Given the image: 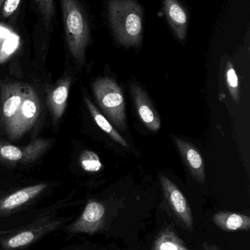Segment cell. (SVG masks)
Listing matches in <instances>:
<instances>
[{
  "label": "cell",
  "instance_id": "obj_19",
  "mask_svg": "<svg viewBox=\"0 0 250 250\" xmlns=\"http://www.w3.org/2000/svg\"><path fill=\"white\" fill-rule=\"evenodd\" d=\"M81 167L88 172H98L103 168L99 157L93 151L85 150L79 157Z\"/></svg>",
  "mask_w": 250,
  "mask_h": 250
},
{
  "label": "cell",
  "instance_id": "obj_10",
  "mask_svg": "<svg viewBox=\"0 0 250 250\" xmlns=\"http://www.w3.org/2000/svg\"><path fill=\"white\" fill-rule=\"evenodd\" d=\"M47 188V184H37L18 189L0 198V217L12 214L27 205L38 198Z\"/></svg>",
  "mask_w": 250,
  "mask_h": 250
},
{
  "label": "cell",
  "instance_id": "obj_15",
  "mask_svg": "<svg viewBox=\"0 0 250 250\" xmlns=\"http://www.w3.org/2000/svg\"><path fill=\"white\" fill-rule=\"evenodd\" d=\"M212 221L226 232L248 231L250 229V217L241 213L218 211L213 215Z\"/></svg>",
  "mask_w": 250,
  "mask_h": 250
},
{
  "label": "cell",
  "instance_id": "obj_23",
  "mask_svg": "<svg viewBox=\"0 0 250 250\" xmlns=\"http://www.w3.org/2000/svg\"><path fill=\"white\" fill-rule=\"evenodd\" d=\"M4 0H0V10L1 9V7H2L3 2H4Z\"/></svg>",
  "mask_w": 250,
  "mask_h": 250
},
{
  "label": "cell",
  "instance_id": "obj_17",
  "mask_svg": "<svg viewBox=\"0 0 250 250\" xmlns=\"http://www.w3.org/2000/svg\"><path fill=\"white\" fill-rule=\"evenodd\" d=\"M85 102L86 104L87 108L89 111L90 114L93 118L94 121L95 122L97 125L107 134L112 139L114 140L115 142L126 148H129V146L128 143L125 141L124 138L117 132V131L113 127V125L108 120H107L105 117L98 111V108L95 106L92 101H91L88 97H85Z\"/></svg>",
  "mask_w": 250,
  "mask_h": 250
},
{
  "label": "cell",
  "instance_id": "obj_2",
  "mask_svg": "<svg viewBox=\"0 0 250 250\" xmlns=\"http://www.w3.org/2000/svg\"><path fill=\"white\" fill-rule=\"evenodd\" d=\"M66 43L72 57L80 65L85 64L90 42V26L78 0H60Z\"/></svg>",
  "mask_w": 250,
  "mask_h": 250
},
{
  "label": "cell",
  "instance_id": "obj_21",
  "mask_svg": "<svg viewBox=\"0 0 250 250\" xmlns=\"http://www.w3.org/2000/svg\"><path fill=\"white\" fill-rule=\"evenodd\" d=\"M22 0H4L1 7V16L3 18H8L19 7Z\"/></svg>",
  "mask_w": 250,
  "mask_h": 250
},
{
  "label": "cell",
  "instance_id": "obj_1",
  "mask_svg": "<svg viewBox=\"0 0 250 250\" xmlns=\"http://www.w3.org/2000/svg\"><path fill=\"white\" fill-rule=\"evenodd\" d=\"M108 16L117 42L125 47H138L143 33V13L135 0H110Z\"/></svg>",
  "mask_w": 250,
  "mask_h": 250
},
{
  "label": "cell",
  "instance_id": "obj_3",
  "mask_svg": "<svg viewBox=\"0 0 250 250\" xmlns=\"http://www.w3.org/2000/svg\"><path fill=\"white\" fill-rule=\"evenodd\" d=\"M66 220L50 214H42L23 226L0 231V250L24 249L48 233L60 229Z\"/></svg>",
  "mask_w": 250,
  "mask_h": 250
},
{
  "label": "cell",
  "instance_id": "obj_9",
  "mask_svg": "<svg viewBox=\"0 0 250 250\" xmlns=\"http://www.w3.org/2000/svg\"><path fill=\"white\" fill-rule=\"evenodd\" d=\"M48 139L35 140L24 146L0 143V160L7 163H29L38 160L49 146Z\"/></svg>",
  "mask_w": 250,
  "mask_h": 250
},
{
  "label": "cell",
  "instance_id": "obj_8",
  "mask_svg": "<svg viewBox=\"0 0 250 250\" xmlns=\"http://www.w3.org/2000/svg\"><path fill=\"white\" fill-rule=\"evenodd\" d=\"M41 111V104L36 91L30 85L26 84L24 97L16 119L12 139H19L29 132L36 124Z\"/></svg>",
  "mask_w": 250,
  "mask_h": 250
},
{
  "label": "cell",
  "instance_id": "obj_22",
  "mask_svg": "<svg viewBox=\"0 0 250 250\" xmlns=\"http://www.w3.org/2000/svg\"><path fill=\"white\" fill-rule=\"evenodd\" d=\"M203 250H221L216 245L205 242L202 245Z\"/></svg>",
  "mask_w": 250,
  "mask_h": 250
},
{
  "label": "cell",
  "instance_id": "obj_6",
  "mask_svg": "<svg viewBox=\"0 0 250 250\" xmlns=\"http://www.w3.org/2000/svg\"><path fill=\"white\" fill-rule=\"evenodd\" d=\"M26 84L19 82H7L1 83V119L4 129L9 138L12 139L14 132L16 119L25 95Z\"/></svg>",
  "mask_w": 250,
  "mask_h": 250
},
{
  "label": "cell",
  "instance_id": "obj_5",
  "mask_svg": "<svg viewBox=\"0 0 250 250\" xmlns=\"http://www.w3.org/2000/svg\"><path fill=\"white\" fill-rule=\"evenodd\" d=\"M105 205L100 201L91 200L76 220L66 226L71 234L93 235L104 230L108 223Z\"/></svg>",
  "mask_w": 250,
  "mask_h": 250
},
{
  "label": "cell",
  "instance_id": "obj_18",
  "mask_svg": "<svg viewBox=\"0 0 250 250\" xmlns=\"http://www.w3.org/2000/svg\"><path fill=\"white\" fill-rule=\"evenodd\" d=\"M226 78L230 96L236 104H239L241 99L239 77L236 74L233 64L230 61L227 62V65H226Z\"/></svg>",
  "mask_w": 250,
  "mask_h": 250
},
{
  "label": "cell",
  "instance_id": "obj_13",
  "mask_svg": "<svg viewBox=\"0 0 250 250\" xmlns=\"http://www.w3.org/2000/svg\"><path fill=\"white\" fill-rule=\"evenodd\" d=\"M175 143L193 179L199 183H205V163L198 150L190 143L181 138H175Z\"/></svg>",
  "mask_w": 250,
  "mask_h": 250
},
{
  "label": "cell",
  "instance_id": "obj_7",
  "mask_svg": "<svg viewBox=\"0 0 250 250\" xmlns=\"http://www.w3.org/2000/svg\"><path fill=\"white\" fill-rule=\"evenodd\" d=\"M164 199L176 220L186 230L192 231L194 219L192 209L181 189L164 175L160 176Z\"/></svg>",
  "mask_w": 250,
  "mask_h": 250
},
{
  "label": "cell",
  "instance_id": "obj_4",
  "mask_svg": "<svg viewBox=\"0 0 250 250\" xmlns=\"http://www.w3.org/2000/svg\"><path fill=\"white\" fill-rule=\"evenodd\" d=\"M97 104L107 118L118 129L126 128V103L123 91L114 79L101 78L92 84Z\"/></svg>",
  "mask_w": 250,
  "mask_h": 250
},
{
  "label": "cell",
  "instance_id": "obj_20",
  "mask_svg": "<svg viewBox=\"0 0 250 250\" xmlns=\"http://www.w3.org/2000/svg\"><path fill=\"white\" fill-rule=\"evenodd\" d=\"M42 16L44 26L49 30L54 15V0H34Z\"/></svg>",
  "mask_w": 250,
  "mask_h": 250
},
{
  "label": "cell",
  "instance_id": "obj_16",
  "mask_svg": "<svg viewBox=\"0 0 250 250\" xmlns=\"http://www.w3.org/2000/svg\"><path fill=\"white\" fill-rule=\"evenodd\" d=\"M151 250H191L171 225H167L159 232Z\"/></svg>",
  "mask_w": 250,
  "mask_h": 250
},
{
  "label": "cell",
  "instance_id": "obj_14",
  "mask_svg": "<svg viewBox=\"0 0 250 250\" xmlns=\"http://www.w3.org/2000/svg\"><path fill=\"white\" fill-rule=\"evenodd\" d=\"M163 7L167 21L175 35L180 41H184L188 28L186 10L178 0H163Z\"/></svg>",
  "mask_w": 250,
  "mask_h": 250
},
{
  "label": "cell",
  "instance_id": "obj_12",
  "mask_svg": "<svg viewBox=\"0 0 250 250\" xmlns=\"http://www.w3.org/2000/svg\"><path fill=\"white\" fill-rule=\"evenodd\" d=\"M71 82L68 76L62 78L47 92V105L51 111L54 123H57L61 119L66 111Z\"/></svg>",
  "mask_w": 250,
  "mask_h": 250
},
{
  "label": "cell",
  "instance_id": "obj_11",
  "mask_svg": "<svg viewBox=\"0 0 250 250\" xmlns=\"http://www.w3.org/2000/svg\"><path fill=\"white\" fill-rule=\"evenodd\" d=\"M130 91L136 113L143 125L153 132L161 127V120L148 94L139 85L131 83Z\"/></svg>",
  "mask_w": 250,
  "mask_h": 250
}]
</instances>
